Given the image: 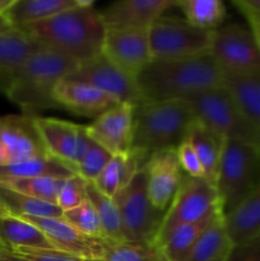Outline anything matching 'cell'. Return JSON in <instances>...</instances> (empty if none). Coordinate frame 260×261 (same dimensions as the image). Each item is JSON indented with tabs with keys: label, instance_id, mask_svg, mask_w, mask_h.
<instances>
[{
	"label": "cell",
	"instance_id": "6da1fadb",
	"mask_svg": "<svg viewBox=\"0 0 260 261\" xmlns=\"http://www.w3.org/2000/svg\"><path fill=\"white\" fill-rule=\"evenodd\" d=\"M143 101H185L223 87L224 74L211 54L176 60H152L137 76Z\"/></svg>",
	"mask_w": 260,
	"mask_h": 261
},
{
	"label": "cell",
	"instance_id": "7a4b0ae2",
	"mask_svg": "<svg viewBox=\"0 0 260 261\" xmlns=\"http://www.w3.org/2000/svg\"><path fill=\"white\" fill-rule=\"evenodd\" d=\"M50 50L64 54L76 63L101 55L106 25L93 2L65 10L43 22L17 28Z\"/></svg>",
	"mask_w": 260,
	"mask_h": 261
},
{
	"label": "cell",
	"instance_id": "3957f363",
	"mask_svg": "<svg viewBox=\"0 0 260 261\" xmlns=\"http://www.w3.org/2000/svg\"><path fill=\"white\" fill-rule=\"evenodd\" d=\"M194 119L186 101H143L135 105L130 152L144 167L154 153L176 149L185 140Z\"/></svg>",
	"mask_w": 260,
	"mask_h": 261
},
{
	"label": "cell",
	"instance_id": "277c9868",
	"mask_svg": "<svg viewBox=\"0 0 260 261\" xmlns=\"http://www.w3.org/2000/svg\"><path fill=\"white\" fill-rule=\"evenodd\" d=\"M76 65V61L64 54L42 48L30 56L17 71L5 96L30 116H38L43 110L59 109L54 92Z\"/></svg>",
	"mask_w": 260,
	"mask_h": 261
},
{
	"label": "cell",
	"instance_id": "5b68a950",
	"mask_svg": "<svg viewBox=\"0 0 260 261\" xmlns=\"http://www.w3.org/2000/svg\"><path fill=\"white\" fill-rule=\"evenodd\" d=\"M194 116L226 140L246 143L260 150V130L224 87L185 99Z\"/></svg>",
	"mask_w": 260,
	"mask_h": 261
},
{
	"label": "cell",
	"instance_id": "8992f818",
	"mask_svg": "<svg viewBox=\"0 0 260 261\" xmlns=\"http://www.w3.org/2000/svg\"><path fill=\"white\" fill-rule=\"evenodd\" d=\"M260 182V150L236 140H226L216 190L224 217L235 211Z\"/></svg>",
	"mask_w": 260,
	"mask_h": 261
},
{
	"label": "cell",
	"instance_id": "52a82bcc",
	"mask_svg": "<svg viewBox=\"0 0 260 261\" xmlns=\"http://www.w3.org/2000/svg\"><path fill=\"white\" fill-rule=\"evenodd\" d=\"M152 60H176L211 53L212 32L200 30L184 18L161 17L148 30Z\"/></svg>",
	"mask_w": 260,
	"mask_h": 261
},
{
	"label": "cell",
	"instance_id": "ba28073f",
	"mask_svg": "<svg viewBox=\"0 0 260 261\" xmlns=\"http://www.w3.org/2000/svg\"><path fill=\"white\" fill-rule=\"evenodd\" d=\"M114 199L121 216L125 240L154 244L166 212L158 211L150 201L144 170Z\"/></svg>",
	"mask_w": 260,
	"mask_h": 261
},
{
	"label": "cell",
	"instance_id": "9c48e42d",
	"mask_svg": "<svg viewBox=\"0 0 260 261\" xmlns=\"http://www.w3.org/2000/svg\"><path fill=\"white\" fill-rule=\"evenodd\" d=\"M221 211L216 186L205 178H195L184 173L177 193L166 211L154 245L158 246L177 227L194 223ZM222 212V211H221Z\"/></svg>",
	"mask_w": 260,
	"mask_h": 261
},
{
	"label": "cell",
	"instance_id": "30bf717a",
	"mask_svg": "<svg viewBox=\"0 0 260 261\" xmlns=\"http://www.w3.org/2000/svg\"><path fill=\"white\" fill-rule=\"evenodd\" d=\"M209 54L224 75L260 74V47L244 25L232 23L213 31Z\"/></svg>",
	"mask_w": 260,
	"mask_h": 261
},
{
	"label": "cell",
	"instance_id": "8fae6325",
	"mask_svg": "<svg viewBox=\"0 0 260 261\" xmlns=\"http://www.w3.org/2000/svg\"><path fill=\"white\" fill-rule=\"evenodd\" d=\"M36 126L46 150L76 175V166L92 144L87 125H79L56 117L36 116Z\"/></svg>",
	"mask_w": 260,
	"mask_h": 261
},
{
	"label": "cell",
	"instance_id": "7c38bea8",
	"mask_svg": "<svg viewBox=\"0 0 260 261\" xmlns=\"http://www.w3.org/2000/svg\"><path fill=\"white\" fill-rule=\"evenodd\" d=\"M66 78L91 84L111 96L117 102L132 105L143 102L137 81L120 70L102 54L83 63H78L75 70L71 71Z\"/></svg>",
	"mask_w": 260,
	"mask_h": 261
},
{
	"label": "cell",
	"instance_id": "4fadbf2b",
	"mask_svg": "<svg viewBox=\"0 0 260 261\" xmlns=\"http://www.w3.org/2000/svg\"><path fill=\"white\" fill-rule=\"evenodd\" d=\"M22 219L40 228L53 249L60 250L87 261H101L110 247L114 245V242L106 239H97L82 233L70 223H68L63 217H53V218L27 217Z\"/></svg>",
	"mask_w": 260,
	"mask_h": 261
},
{
	"label": "cell",
	"instance_id": "5bb4252c",
	"mask_svg": "<svg viewBox=\"0 0 260 261\" xmlns=\"http://www.w3.org/2000/svg\"><path fill=\"white\" fill-rule=\"evenodd\" d=\"M35 119L36 116L24 114L0 116L3 165L50 155L38 133Z\"/></svg>",
	"mask_w": 260,
	"mask_h": 261
},
{
	"label": "cell",
	"instance_id": "9a60e30c",
	"mask_svg": "<svg viewBox=\"0 0 260 261\" xmlns=\"http://www.w3.org/2000/svg\"><path fill=\"white\" fill-rule=\"evenodd\" d=\"M102 55L137 79L152 61L148 30H106Z\"/></svg>",
	"mask_w": 260,
	"mask_h": 261
},
{
	"label": "cell",
	"instance_id": "2e32d148",
	"mask_svg": "<svg viewBox=\"0 0 260 261\" xmlns=\"http://www.w3.org/2000/svg\"><path fill=\"white\" fill-rule=\"evenodd\" d=\"M135 105L120 102L87 125L92 142L112 155L125 154L132 149Z\"/></svg>",
	"mask_w": 260,
	"mask_h": 261
},
{
	"label": "cell",
	"instance_id": "e0dca14e",
	"mask_svg": "<svg viewBox=\"0 0 260 261\" xmlns=\"http://www.w3.org/2000/svg\"><path fill=\"white\" fill-rule=\"evenodd\" d=\"M150 201L158 211L166 212L177 193L184 172L176 149L154 153L143 167Z\"/></svg>",
	"mask_w": 260,
	"mask_h": 261
},
{
	"label": "cell",
	"instance_id": "ac0fdd59",
	"mask_svg": "<svg viewBox=\"0 0 260 261\" xmlns=\"http://www.w3.org/2000/svg\"><path fill=\"white\" fill-rule=\"evenodd\" d=\"M176 0H121L101 10L106 30H149Z\"/></svg>",
	"mask_w": 260,
	"mask_h": 261
},
{
	"label": "cell",
	"instance_id": "d6986e66",
	"mask_svg": "<svg viewBox=\"0 0 260 261\" xmlns=\"http://www.w3.org/2000/svg\"><path fill=\"white\" fill-rule=\"evenodd\" d=\"M54 98L60 109H65L82 117L96 120L116 106V99L84 82L63 79L54 92Z\"/></svg>",
	"mask_w": 260,
	"mask_h": 261
},
{
	"label": "cell",
	"instance_id": "ffe728a7",
	"mask_svg": "<svg viewBox=\"0 0 260 261\" xmlns=\"http://www.w3.org/2000/svg\"><path fill=\"white\" fill-rule=\"evenodd\" d=\"M185 140L190 143L200 160L204 178L216 186L226 139L195 117L189 126Z\"/></svg>",
	"mask_w": 260,
	"mask_h": 261
},
{
	"label": "cell",
	"instance_id": "44dd1931",
	"mask_svg": "<svg viewBox=\"0 0 260 261\" xmlns=\"http://www.w3.org/2000/svg\"><path fill=\"white\" fill-rule=\"evenodd\" d=\"M42 48L47 47L17 28L0 33V78L12 84L13 78L27 59Z\"/></svg>",
	"mask_w": 260,
	"mask_h": 261
},
{
	"label": "cell",
	"instance_id": "7402d4cb",
	"mask_svg": "<svg viewBox=\"0 0 260 261\" xmlns=\"http://www.w3.org/2000/svg\"><path fill=\"white\" fill-rule=\"evenodd\" d=\"M83 3L84 0H14L4 15L13 28H19L47 20Z\"/></svg>",
	"mask_w": 260,
	"mask_h": 261
},
{
	"label": "cell",
	"instance_id": "603a6c76",
	"mask_svg": "<svg viewBox=\"0 0 260 261\" xmlns=\"http://www.w3.org/2000/svg\"><path fill=\"white\" fill-rule=\"evenodd\" d=\"M235 244L223 214H218L203 232L184 261H228Z\"/></svg>",
	"mask_w": 260,
	"mask_h": 261
},
{
	"label": "cell",
	"instance_id": "cb8c5ba5",
	"mask_svg": "<svg viewBox=\"0 0 260 261\" xmlns=\"http://www.w3.org/2000/svg\"><path fill=\"white\" fill-rule=\"evenodd\" d=\"M224 219L235 246L260 237V182Z\"/></svg>",
	"mask_w": 260,
	"mask_h": 261
},
{
	"label": "cell",
	"instance_id": "d4e9b609",
	"mask_svg": "<svg viewBox=\"0 0 260 261\" xmlns=\"http://www.w3.org/2000/svg\"><path fill=\"white\" fill-rule=\"evenodd\" d=\"M142 168V162L133 152L112 155L103 171L92 184L105 195L114 199L134 180Z\"/></svg>",
	"mask_w": 260,
	"mask_h": 261
},
{
	"label": "cell",
	"instance_id": "484cf974",
	"mask_svg": "<svg viewBox=\"0 0 260 261\" xmlns=\"http://www.w3.org/2000/svg\"><path fill=\"white\" fill-rule=\"evenodd\" d=\"M0 247L3 251H12L18 247L50 249L51 244L43 232L35 224L17 217L0 216Z\"/></svg>",
	"mask_w": 260,
	"mask_h": 261
},
{
	"label": "cell",
	"instance_id": "4316f807",
	"mask_svg": "<svg viewBox=\"0 0 260 261\" xmlns=\"http://www.w3.org/2000/svg\"><path fill=\"white\" fill-rule=\"evenodd\" d=\"M0 211L7 216L17 217V218L63 217V211L56 204L32 198L2 184H0Z\"/></svg>",
	"mask_w": 260,
	"mask_h": 261
},
{
	"label": "cell",
	"instance_id": "83f0119b",
	"mask_svg": "<svg viewBox=\"0 0 260 261\" xmlns=\"http://www.w3.org/2000/svg\"><path fill=\"white\" fill-rule=\"evenodd\" d=\"M221 211H217L216 213L205 217L194 223L184 224L173 229L165 241L158 245V249L161 250L162 255L167 261H184L194 245L199 240V237L203 234V232L208 228L209 224L214 221Z\"/></svg>",
	"mask_w": 260,
	"mask_h": 261
},
{
	"label": "cell",
	"instance_id": "f1b7e54d",
	"mask_svg": "<svg viewBox=\"0 0 260 261\" xmlns=\"http://www.w3.org/2000/svg\"><path fill=\"white\" fill-rule=\"evenodd\" d=\"M75 175L73 171L51 155L23 161L18 163L0 166V181L13 178H30L48 176V177L68 178Z\"/></svg>",
	"mask_w": 260,
	"mask_h": 261
},
{
	"label": "cell",
	"instance_id": "f546056e",
	"mask_svg": "<svg viewBox=\"0 0 260 261\" xmlns=\"http://www.w3.org/2000/svg\"><path fill=\"white\" fill-rule=\"evenodd\" d=\"M184 19L200 30L213 32L223 24L227 9L219 0H176Z\"/></svg>",
	"mask_w": 260,
	"mask_h": 261
},
{
	"label": "cell",
	"instance_id": "4dcf8cb0",
	"mask_svg": "<svg viewBox=\"0 0 260 261\" xmlns=\"http://www.w3.org/2000/svg\"><path fill=\"white\" fill-rule=\"evenodd\" d=\"M223 87L260 130V74L224 75Z\"/></svg>",
	"mask_w": 260,
	"mask_h": 261
},
{
	"label": "cell",
	"instance_id": "1f68e13d",
	"mask_svg": "<svg viewBox=\"0 0 260 261\" xmlns=\"http://www.w3.org/2000/svg\"><path fill=\"white\" fill-rule=\"evenodd\" d=\"M87 199L96 209L105 237L114 244L126 241L121 216L115 199L105 195L92 182H87Z\"/></svg>",
	"mask_w": 260,
	"mask_h": 261
},
{
	"label": "cell",
	"instance_id": "d6a6232c",
	"mask_svg": "<svg viewBox=\"0 0 260 261\" xmlns=\"http://www.w3.org/2000/svg\"><path fill=\"white\" fill-rule=\"evenodd\" d=\"M65 180L66 178L40 176V177L4 180L0 181V184L13 189V190L25 194V195L32 196V198L40 199V200L47 201V203L56 204L58 195Z\"/></svg>",
	"mask_w": 260,
	"mask_h": 261
},
{
	"label": "cell",
	"instance_id": "836d02e7",
	"mask_svg": "<svg viewBox=\"0 0 260 261\" xmlns=\"http://www.w3.org/2000/svg\"><path fill=\"white\" fill-rule=\"evenodd\" d=\"M101 261H167L154 244L130 242L114 244Z\"/></svg>",
	"mask_w": 260,
	"mask_h": 261
},
{
	"label": "cell",
	"instance_id": "e575fe53",
	"mask_svg": "<svg viewBox=\"0 0 260 261\" xmlns=\"http://www.w3.org/2000/svg\"><path fill=\"white\" fill-rule=\"evenodd\" d=\"M63 218L82 233L97 237V239H106L96 209L89 203L88 199L75 208L64 212Z\"/></svg>",
	"mask_w": 260,
	"mask_h": 261
},
{
	"label": "cell",
	"instance_id": "d590c367",
	"mask_svg": "<svg viewBox=\"0 0 260 261\" xmlns=\"http://www.w3.org/2000/svg\"><path fill=\"white\" fill-rule=\"evenodd\" d=\"M111 157V153L107 152L105 148H102L97 143L92 142L86 155L82 158L79 165L76 166V175L81 176L87 182H93L98 177L99 173L103 171V168L106 167Z\"/></svg>",
	"mask_w": 260,
	"mask_h": 261
},
{
	"label": "cell",
	"instance_id": "8d00e7d4",
	"mask_svg": "<svg viewBox=\"0 0 260 261\" xmlns=\"http://www.w3.org/2000/svg\"><path fill=\"white\" fill-rule=\"evenodd\" d=\"M87 200V181L79 175H73L68 177L61 186L58 195L56 205L64 212L75 208L79 204Z\"/></svg>",
	"mask_w": 260,
	"mask_h": 261
},
{
	"label": "cell",
	"instance_id": "74e56055",
	"mask_svg": "<svg viewBox=\"0 0 260 261\" xmlns=\"http://www.w3.org/2000/svg\"><path fill=\"white\" fill-rule=\"evenodd\" d=\"M12 254L19 255L31 261H87L81 257H76L74 255L66 254L50 247V249H35V247H18L12 250Z\"/></svg>",
	"mask_w": 260,
	"mask_h": 261
},
{
	"label": "cell",
	"instance_id": "f35d334b",
	"mask_svg": "<svg viewBox=\"0 0 260 261\" xmlns=\"http://www.w3.org/2000/svg\"><path fill=\"white\" fill-rule=\"evenodd\" d=\"M176 153H177L178 162H180L183 172L185 175L195 178H204L203 166H201L200 160H199L198 154L195 153L194 148L191 147L190 143L184 140L176 148Z\"/></svg>",
	"mask_w": 260,
	"mask_h": 261
},
{
	"label": "cell",
	"instance_id": "ab89813d",
	"mask_svg": "<svg viewBox=\"0 0 260 261\" xmlns=\"http://www.w3.org/2000/svg\"><path fill=\"white\" fill-rule=\"evenodd\" d=\"M228 261H260V237L236 245Z\"/></svg>",
	"mask_w": 260,
	"mask_h": 261
},
{
	"label": "cell",
	"instance_id": "60d3db41",
	"mask_svg": "<svg viewBox=\"0 0 260 261\" xmlns=\"http://www.w3.org/2000/svg\"><path fill=\"white\" fill-rule=\"evenodd\" d=\"M232 3L246 18L249 24L260 23V0H233Z\"/></svg>",
	"mask_w": 260,
	"mask_h": 261
},
{
	"label": "cell",
	"instance_id": "b9f144b4",
	"mask_svg": "<svg viewBox=\"0 0 260 261\" xmlns=\"http://www.w3.org/2000/svg\"><path fill=\"white\" fill-rule=\"evenodd\" d=\"M0 261H31L24 257L19 256V255L12 254L8 251H0Z\"/></svg>",
	"mask_w": 260,
	"mask_h": 261
},
{
	"label": "cell",
	"instance_id": "7bdbcfd3",
	"mask_svg": "<svg viewBox=\"0 0 260 261\" xmlns=\"http://www.w3.org/2000/svg\"><path fill=\"white\" fill-rule=\"evenodd\" d=\"M14 30L13 25L10 24L9 20L7 19L4 14H0V33H5V32H9V31Z\"/></svg>",
	"mask_w": 260,
	"mask_h": 261
},
{
	"label": "cell",
	"instance_id": "ee69618b",
	"mask_svg": "<svg viewBox=\"0 0 260 261\" xmlns=\"http://www.w3.org/2000/svg\"><path fill=\"white\" fill-rule=\"evenodd\" d=\"M249 25H250V30H251L252 33H254L257 45H259L260 47V23H254V24H249Z\"/></svg>",
	"mask_w": 260,
	"mask_h": 261
},
{
	"label": "cell",
	"instance_id": "f6af8a7d",
	"mask_svg": "<svg viewBox=\"0 0 260 261\" xmlns=\"http://www.w3.org/2000/svg\"><path fill=\"white\" fill-rule=\"evenodd\" d=\"M10 88V83L8 81H5V79L0 78V93H4L7 94V92L9 91Z\"/></svg>",
	"mask_w": 260,
	"mask_h": 261
},
{
	"label": "cell",
	"instance_id": "bcb514c9",
	"mask_svg": "<svg viewBox=\"0 0 260 261\" xmlns=\"http://www.w3.org/2000/svg\"><path fill=\"white\" fill-rule=\"evenodd\" d=\"M14 0H0V14H4L5 10L12 5Z\"/></svg>",
	"mask_w": 260,
	"mask_h": 261
},
{
	"label": "cell",
	"instance_id": "7dc6e473",
	"mask_svg": "<svg viewBox=\"0 0 260 261\" xmlns=\"http://www.w3.org/2000/svg\"><path fill=\"white\" fill-rule=\"evenodd\" d=\"M3 165V152H2V147H0V166Z\"/></svg>",
	"mask_w": 260,
	"mask_h": 261
},
{
	"label": "cell",
	"instance_id": "c3c4849f",
	"mask_svg": "<svg viewBox=\"0 0 260 261\" xmlns=\"http://www.w3.org/2000/svg\"><path fill=\"white\" fill-rule=\"evenodd\" d=\"M2 214H4V213H3V212H2V211H0V216H2Z\"/></svg>",
	"mask_w": 260,
	"mask_h": 261
}]
</instances>
